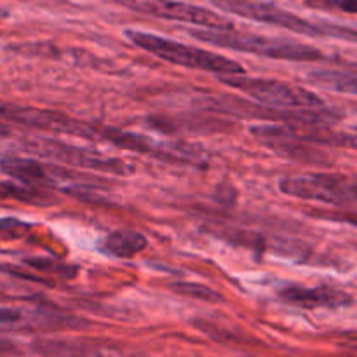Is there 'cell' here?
Returning <instances> with one entry per match:
<instances>
[{
	"label": "cell",
	"mask_w": 357,
	"mask_h": 357,
	"mask_svg": "<svg viewBox=\"0 0 357 357\" xmlns=\"http://www.w3.org/2000/svg\"><path fill=\"white\" fill-rule=\"evenodd\" d=\"M220 82L239 89L258 103L275 108H321L326 107L324 100L312 91L275 79H258L243 75H220Z\"/></svg>",
	"instance_id": "8992f818"
},
{
	"label": "cell",
	"mask_w": 357,
	"mask_h": 357,
	"mask_svg": "<svg viewBox=\"0 0 357 357\" xmlns=\"http://www.w3.org/2000/svg\"><path fill=\"white\" fill-rule=\"evenodd\" d=\"M117 6L126 7L132 13L145 16L160 17V20L183 21V23L197 24V26L213 28V30H230L234 23L222 14L194 3L180 2V0H112Z\"/></svg>",
	"instance_id": "ba28073f"
},
{
	"label": "cell",
	"mask_w": 357,
	"mask_h": 357,
	"mask_svg": "<svg viewBox=\"0 0 357 357\" xmlns=\"http://www.w3.org/2000/svg\"><path fill=\"white\" fill-rule=\"evenodd\" d=\"M171 288H173V291L180 293V295L204 300V302H222L223 300V296L216 293L215 289L208 288L204 284H195V282H176Z\"/></svg>",
	"instance_id": "9a60e30c"
},
{
	"label": "cell",
	"mask_w": 357,
	"mask_h": 357,
	"mask_svg": "<svg viewBox=\"0 0 357 357\" xmlns=\"http://www.w3.org/2000/svg\"><path fill=\"white\" fill-rule=\"evenodd\" d=\"M0 197L7 199H17V201L24 202H44L45 197L42 194H38L35 188L30 187H17V185L10 183H0Z\"/></svg>",
	"instance_id": "e0dca14e"
},
{
	"label": "cell",
	"mask_w": 357,
	"mask_h": 357,
	"mask_svg": "<svg viewBox=\"0 0 357 357\" xmlns=\"http://www.w3.org/2000/svg\"><path fill=\"white\" fill-rule=\"evenodd\" d=\"M209 2L216 9L225 10L234 16L272 24V26L282 28V30L293 31V33L310 35V37L345 38L349 42L356 40V31L352 28L338 26V24L324 23V21L305 20L298 14L289 13L275 3L264 2V0H209Z\"/></svg>",
	"instance_id": "7a4b0ae2"
},
{
	"label": "cell",
	"mask_w": 357,
	"mask_h": 357,
	"mask_svg": "<svg viewBox=\"0 0 357 357\" xmlns=\"http://www.w3.org/2000/svg\"><path fill=\"white\" fill-rule=\"evenodd\" d=\"M187 33L206 44L250 52V54L261 56V58L284 59V61H321L324 59V52L314 45L300 44V42L286 40V38L243 33V31H236L234 28L230 30L202 28V30H187Z\"/></svg>",
	"instance_id": "6da1fadb"
},
{
	"label": "cell",
	"mask_w": 357,
	"mask_h": 357,
	"mask_svg": "<svg viewBox=\"0 0 357 357\" xmlns=\"http://www.w3.org/2000/svg\"><path fill=\"white\" fill-rule=\"evenodd\" d=\"M23 145L30 153H35L42 159L66 164V166L115 174V176H129V174L135 173V166H131L126 160L103 155V153L94 152V150L79 149V146L68 145V143H63L59 139L31 136V138L24 139Z\"/></svg>",
	"instance_id": "277c9868"
},
{
	"label": "cell",
	"mask_w": 357,
	"mask_h": 357,
	"mask_svg": "<svg viewBox=\"0 0 357 357\" xmlns=\"http://www.w3.org/2000/svg\"><path fill=\"white\" fill-rule=\"evenodd\" d=\"M279 190L302 201L326 202L352 208L356 204V183L342 174H298L279 181Z\"/></svg>",
	"instance_id": "52a82bcc"
},
{
	"label": "cell",
	"mask_w": 357,
	"mask_h": 357,
	"mask_svg": "<svg viewBox=\"0 0 357 357\" xmlns=\"http://www.w3.org/2000/svg\"><path fill=\"white\" fill-rule=\"evenodd\" d=\"M6 354H20V349H17L16 344L10 342L9 338L0 337V356H6Z\"/></svg>",
	"instance_id": "ffe728a7"
},
{
	"label": "cell",
	"mask_w": 357,
	"mask_h": 357,
	"mask_svg": "<svg viewBox=\"0 0 357 357\" xmlns=\"http://www.w3.org/2000/svg\"><path fill=\"white\" fill-rule=\"evenodd\" d=\"M124 37L138 47L145 49L150 54L157 56L167 63H173V65L216 73V75H243V73H246L241 63L234 61L227 56L192 47V45L181 44L176 40H169V38L160 37V35L142 30H124Z\"/></svg>",
	"instance_id": "3957f363"
},
{
	"label": "cell",
	"mask_w": 357,
	"mask_h": 357,
	"mask_svg": "<svg viewBox=\"0 0 357 357\" xmlns=\"http://www.w3.org/2000/svg\"><path fill=\"white\" fill-rule=\"evenodd\" d=\"M309 7L321 10H342L347 14H356L357 0H305Z\"/></svg>",
	"instance_id": "d6986e66"
},
{
	"label": "cell",
	"mask_w": 357,
	"mask_h": 357,
	"mask_svg": "<svg viewBox=\"0 0 357 357\" xmlns=\"http://www.w3.org/2000/svg\"><path fill=\"white\" fill-rule=\"evenodd\" d=\"M31 230V225L21 220L7 216V218H0V243H7V241H17L28 236Z\"/></svg>",
	"instance_id": "2e32d148"
},
{
	"label": "cell",
	"mask_w": 357,
	"mask_h": 357,
	"mask_svg": "<svg viewBox=\"0 0 357 357\" xmlns=\"http://www.w3.org/2000/svg\"><path fill=\"white\" fill-rule=\"evenodd\" d=\"M33 351L38 354L54 356H86V354H117V349H110L98 340H40L35 342Z\"/></svg>",
	"instance_id": "7c38bea8"
},
{
	"label": "cell",
	"mask_w": 357,
	"mask_h": 357,
	"mask_svg": "<svg viewBox=\"0 0 357 357\" xmlns=\"http://www.w3.org/2000/svg\"><path fill=\"white\" fill-rule=\"evenodd\" d=\"M146 246H149V241L143 234L136 230H115L105 239L103 251L114 258L129 260L145 251Z\"/></svg>",
	"instance_id": "4fadbf2b"
},
{
	"label": "cell",
	"mask_w": 357,
	"mask_h": 357,
	"mask_svg": "<svg viewBox=\"0 0 357 357\" xmlns=\"http://www.w3.org/2000/svg\"><path fill=\"white\" fill-rule=\"evenodd\" d=\"M0 171L26 185H47V187L77 176L51 164H42L33 159H23V157H2Z\"/></svg>",
	"instance_id": "8fae6325"
},
{
	"label": "cell",
	"mask_w": 357,
	"mask_h": 357,
	"mask_svg": "<svg viewBox=\"0 0 357 357\" xmlns=\"http://www.w3.org/2000/svg\"><path fill=\"white\" fill-rule=\"evenodd\" d=\"M86 324L73 316L56 314L51 310H21L0 307V331H33L63 330Z\"/></svg>",
	"instance_id": "9c48e42d"
},
{
	"label": "cell",
	"mask_w": 357,
	"mask_h": 357,
	"mask_svg": "<svg viewBox=\"0 0 357 357\" xmlns=\"http://www.w3.org/2000/svg\"><path fill=\"white\" fill-rule=\"evenodd\" d=\"M279 298L286 303L302 309H338V307H352L354 298L340 289L328 288H307L300 284H286L278 291Z\"/></svg>",
	"instance_id": "30bf717a"
},
{
	"label": "cell",
	"mask_w": 357,
	"mask_h": 357,
	"mask_svg": "<svg viewBox=\"0 0 357 357\" xmlns=\"http://www.w3.org/2000/svg\"><path fill=\"white\" fill-rule=\"evenodd\" d=\"M310 80L314 84L328 87V89L340 91V93H356V75L354 72H335V70H324V72H314L310 73Z\"/></svg>",
	"instance_id": "5bb4252c"
},
{
	"label": "cell",
	"mask_w": 357,
	"mask_h": 357,
	"mask_svg": "<svg viewBox=\"0 0 357 357\" xmlns=\"http://www.w3.org/2000/svg\"><path fill=\"white\" fill-rule=\"evenodd\" d=\"M28 265H31L33 268H38V271L45 272V274H54V275H63V278H73L77 272L75 267H68V265L61 264V261H51L44 260V258H30L26 260Z\"/></svg>",
	"instance_id": "ac0fdd59"
},
{
	"label": "cell",
	"mask_w": 357,
	"mask_h": 357,
	"mask_svg": "<svg viewBox=\"0 0 357 357\" xmlns=\"http://www.w3.org/2000/svg\"><path fill=\"white\" fill-rule=\"evenodd\" d=\"M204 105L209 110H216L220 114L236 115V117L260 119V121H282L288 124H309V126H328L340 121L342 115L333 110L321 108H275L267 105H253L250 101H243L241 98L225 96L204 100Z\"/></svg>",
	"instance_id": "5b68a950"
},
{
	"label": "cell",
	"mask_w": 357,
	"mask_h": 357,
	"mask_svg": "<svg viewBox=\"0 0 357 357\" xmlns=\"http://www.w3.org/2000/svg\"><path fill=\"white\" fill-rule=\"evenodd\" d=\"M9 135V129L6 128V126L2 124V121H0V136H7Z\"/></svg>",
	"instance_id": "44dd1931"
}]
</instances>
